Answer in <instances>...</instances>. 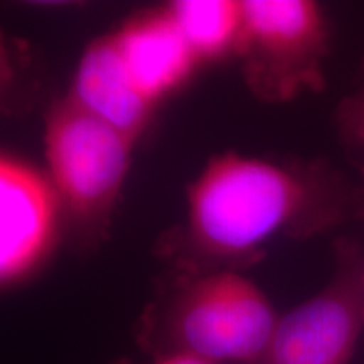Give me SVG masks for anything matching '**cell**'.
Masks as SVG:
<instances>
[{"label": "cell", "mask_w": 364, "mask_h": 364, "mask_svg": "<svg viewBox=\"0 0 364 364\" xmlns=\"http://www.w3.org/2000/svg\"><path fill=\"white\" fill-rule=\"evenodd\" d=\"M343 127L359 147L364 149V90L348 100L343 112Z\"/></svg>", "instance_id": "8fae6325"}, {"label": "cell", "mask_w": 364, "mask_h": 364, "mask_svg": "<svg viewBox=\"0 0 364 364\" xmlns=\"http://www.w3.org/2000/svg\"><path fill=\"white\" fill-rule=\"evenodd\" d=\"M354 208L353 189L324 164L226 150L191 181L184 220L161 253L176 272L240 270L272 241L326 231Z\"/></svg>", "instance_id": "6da1fadb"}, {"label": "cell", "mask_w": 364, "mask_h": 364, "mask_svg": "<svg viewBox=\"0 0 364 364\" xmlns=\"http://www.w3.org/2000/svg\"><path fill=\"white\" fill-rule=\"evenodd\" d=\"M164 7L199 65L236 56L243 21L241 0H172Z\"/></svg>", "instance_id": "9c48e42d"}, {"label": "cell", "mask_w": 364, "mask_h": 364, "mask_svg": "<svg viewBox=\"0 0 364 364\" xmlns=\"http://www.w3.org/2000/svg\"><path fill=\"white\" fill-rule=\"evenodd\" d=\"M136 327L154 358L188 354L209 364H255L279 316L267 294L240 270L177 272Z\"/></svg>", "instance_id": "7a4b0ae2"}, {"label": "cell", "mask_w": 364, "mask_h": 364, "mask_svg": "<svg viewBox=\"0 0 364 364\" xmlns=\"http://www.w3.org/2000/svg\"><path fill=\"white\" fill-rule=\"evenodd\" d=\"M43 145L44 174L65 230L86 247L102 243L110 235L135 142L66 95L46 113Z\"/></svg>", "instance_id": "3957f363"}, {"label": "cell", "mask_w": 364, "mask_h": 364, "mask_svg": "<svg viewBox=\"0 0 364 364\" xmlns=\"http://www.w3.org/2000/svg\"><path fill=\"white\" fill-rule=\"evenodd\" d=\"M110 34L136 90L156 107L201 66L164 6L135 14Z\"/></svg>", "instance_id": "52a82bcc"}, {"label": "cell", "mask_w": 364, "mask_h": 364, "mask_svg": "<svg viewBox=\"0 0 364 364\" xmlns=\"http://www.w3.org/2000/svg\"><path fill=\"white\" fill-rule=\"evenodd\" d=\"M63 230L61 208L44 172L0 152V290L36 275Z\"/></svg>", "instance_id": "8992f818"}, {"label": "cell", "mask_w": 364, "mask_h": 364, "mask_svg": "<svg viewBox=\"0 0 364 364\" xmlns=\"http://www.w3.org/2000/svg\"><path fill=\"white\" fill-rule=\"evenodd\" d=\"M68 97L135 144L149 129L157 108L136 90L110 33L86 46Z\"/></svg>", "instance_id": "ba28073f"}, {"label": "cell", "mask_w": 364, "mask_h": 364, "mask_svg": "<svg viewBox=\"0 0 364 364\" xmlns=\"http://www.w3.org/2000/svg\"><path fill=\"white\" fill-rule=\"evenodd\" d=\"M364 331V258L348 250L324 289L279 317L255 364H349Z\"/></svg>", "instance_id": "5b68a950"}, {"label": "cell", "mask_w": 364, "mask_h": 364, "mask_svg": "<svg viewBox=\"0 0 364 364\" xmlns=\"http://www.w3.org/2000/svg\"><path fill=\"white\" fill-rule=\"evenodd\" d=\"M152 364H209V363L194 356H188V354H167V356L154 358Z\"/></svg>", "instance_id": "7c38bea8"}, {"label": "cell", "mask_w": 364, "mask_h": 364, "mask_svg": "<svg viewBox=\"0 0 364 364\" xmlns=\"http://www.w3.org/2000/svg\"><path fill=\"white\" fill-rule=\"evenodd\" d=\"M31 56L21 41L0 29V117L19 112L29 102Z\"/></svg>", "instance_id": "30bf717a"}, {"label": "cell", "mask_w": 364, "mask_h": 364, "mask_svg": "<svg viewBox=\"0 0 364 364\" xmlns=\"http://www.w3.org/2000/svg\"><path fill=\"white\" fill-rule=\"evenodd\" d=\"M236 56L258 100L285 103L324 85L331 27L312 0H241Z\"/></svg>", "instance_id": "277c9868"}]
</instances>
